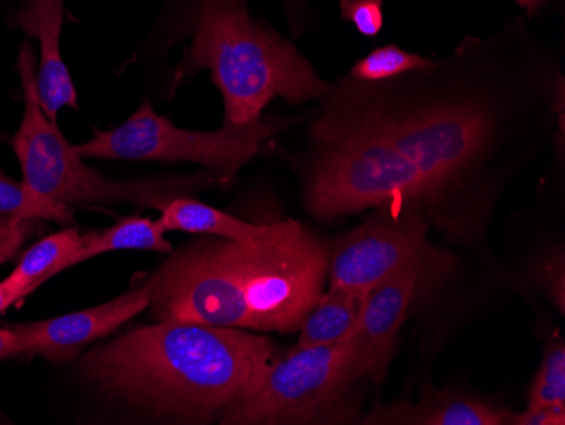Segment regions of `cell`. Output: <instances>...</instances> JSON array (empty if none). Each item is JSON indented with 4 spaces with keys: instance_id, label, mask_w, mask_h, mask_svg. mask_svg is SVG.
<instances>
[{
    "instance_id": "10",
    "label": "cell",
    "mask_w": 565,
    "mask_h": 425,
    "mask_svg": "<svg viewBox=\"0 0 565 425\" xmlns=\"http://www.w3.org/2000/svg\"><path fill=\"white\" fill-rule=\"evenodd\" d=\"M148 307L149 284L146 280L102 306L41 322L14 326L21 357L36 354L51 363H65L81 353L82 348L113 334Z\"/></svg>"
},
{
    "instance_id": "22",
    "label": "cell",
    "mask_w": 565,
    "mask_h": 425,
    "mask_svg": "<svg viewBox=\"0 0 565 425\" xmlns=\"http://www.w3.org/2000/svg\"><path fill=\"white\" fill-rule=\"evenodd\" d=\"M515 425H564L565 405H544V407H526L522 414L513 415Z\"/></svg>"
},
{
    "instance_id": "26",
    "label": "cell",
    "mask_w": 565,
    "mask_h": 425,
    "mask_svg": "<svg viewBox=\"0 0 565 425\" xmlns=\"http://www.w3.org/2000/svg\"><path fill=\"white\" fill-rule=\"evenodd\" d=\"M2 139H4V138H2V136H0V141H2ZM0 174H4V173H2V170H0Z\"/></svg>"
},
{
    "instance_id": "2",
    "label": "cell",
    "mask_w": 565,
    "mask_h": 425,
    "mask_svg": "<svg viewBox=\"0 0 565 425\" xmlns=\"http://www.w3.org/2000/svg\"><path fill=\"white\" fill-rule=\"evenodd\" d=\"M329 252L291 219L249 240L195 241L148 278L149 310L158 322L298 331L326 291Z\"/></svg>"
},
{
    "instance_id": "8",
    "label": "cell",
    "mask_w": 565,
    "mask_h": 425,
    "mask_svg": "<svg viewBox=\"0 0 565 425\" xmlns=\"http://www.w3.org/2000/svg\"><path fill=\"white\" fill-rule=\"evenodd\" d=\"M427 237L428 217L422 209L381 205L361 226L333 241L327 284L367 294L430 252Z\"/></svg>"
},
{
    "instance_id": "18",
    "label": "cell",
    "mask_w": 565,
    "mask_h": 425,
    "mask_svg": "<svg viewBox=\"0 0 565 425\" xmlns=\"http://www.w3.org/2000/svg\"><path fill=\"white\" fill-rule=\"evenodd\" d=\"M434 60L420 53L406 52L396 44L376 47L354 63L349 77L361 82H386L408 73L428 68Z\"/></svg>"
},
{
    "instance_id": "11",
    "label": "cell",
    "mask_w": 565,
    "mask_h": 425,
    "mask_svg": "<svg viewBox=\"0 0 565 425\" xmlns=\"http://www.w3.org/2000/svg\"><path fill=\"white\" fill-rule=\"evenodd\" d=\"M12 21L40 43L36 81L41 109L51 123L58 124L60 110H78V94L62 55L65 0H19Z\"/></svg>"
},
{
    "instance_id": "13",
    "label": "cell",
    "mask_w": 565,
    "mask_h": 425,
    "mask_svg": "<svg viewBox=\"0 0 565 425\" xmlns=\"http://www.w3.org/2000/svg\"><path fill=\"white\" fill-rule=\"evenodd\" d=\"M366 295L348 288H327L301 322L297 348L333 344L351 338L363 316Z\"/></svg>"
},
{
    "instance_id": "4",
    "label": "cell",
    "mask_w": 565,
    "mask_h": 425,
    "mask_svg": "<svg viewBox=\"0 0 565 425\" xmlns=\"http://www.w3.org/2000/svg\"><path fill=\"white\" fill-rule=\"evenodd\" d=\"M170 33L190 41L174 87L209 70L224 100L222 126L258 123L275 98L300 106L332 87L294 43L253 18L249 0H171Z\"/></svg>"
},
{
    "instance_id": "14",
    "label": "cell",
    "mask_w": 565,
    "mask_h": 425,
    "mask_svg": "<svg viewBox=\"0 0 565 425\" xmlns=\"http://www.w3.org/2000/svg\"><path fill=\"white\" fill-rule=\"evenodd\" d=\"M158 221L167 233L178 231V233L203 234V236L233 241L262 236L269 226V224H250V222L241 221L192 196H177L170 200L161 209V217Z\"/></svg>"
},
{
    "instance_id": "6",
    "label": "cell",
    "mask_w": 565,
    "mask_h": 425,
    "mask_svg": "<svg viewBox=\"0 0 565 425\" xmlns=\"http://www.w3.org/2000/svg\"><path fill=\"white\" fill-rule=\"evenodd\" d=\"M281 128L278 120L262 119L247 126H222L217 131H189L154 113L151 103L145 100L120 126L95 131L94 138L76 146V151L97 160L195 163L224 183L258 157Z\"/></svg>"
},
{
    "instance_id": "15",
    "label": "cell",
    "mask_w": 565,
    "mask_h": 425,
    "mask_svg": "<svg viewBox=\"0 0 565 425\" xmlns=\"http://www.w3.org/2000/svg\"><path fill=\"white\" fill-rule=\"evenodd\" d=\"M167 231L161 226V222L151 217H141V215H131L117 222L116 226L102 233L85 234L84 244H82L72 258L66 263V268L87 262L95 256L106 255V253L126 252V249H138V252L173 253V246L164 237Z\"/></svg>"
},
{
    "instance_id": "21",
    "label": "cell",
    "mask_w": 565,
    "mask_h": 425,
    "mask_svg": "<svg viewBox=\"0 0 565 425\" xmlns=\"http://www.w3.org/2000/svg\"><path fill=\"white\" fill-rule=\"evenodd\" d=\"M30 231L31 222L12 224V222L0 219V265H4L19 252V247L22 246Z\"/></svg>"
},
{
    "instance_id": "24",
    "label": "cell",
    "mask_w": 565,
    "mask_h": 425,
    "mask_svg": "<svg viewBox=\"0 0 565 425\" xmlns=\"http://www.w3.org/2000/svg\"><path fill=\"white\" fill-rule=\"evenodd\" d=\"M24 295L19 290L18 285L11 280V278H6L4 281H0V314L8 310L12 304L19 302L22 300Z\"/></svg>"
},
{
    "instance_id": "19",
    "label": "cell",
    "mask_w": 565,
    "mask_h": 425,
    "mask_svg": "<svg viewBox=\"0 0 565 425\" xmlns=\"http://www.w3.org/2000/svg\"><path fill=\"white\" fill-rule=\"evenodd\" d=\"M565 405V344L557 338L545 349L529 392V407Z\"/></svg>"
},
{
    "instance_id": "5",
    "label": "cell",
    "mask_w": 565,
    "mask_h": 425,
    "mask_svg": "<svg viewBox=\"0 0 565 425\" xmlns=\"http://www.w3.org/2000/svg\"><path fill=\"white\" fill-rule=\"evenodd\" d=\"M18 72L24 88V116L12 138V148L21 164L22 182L34 195L63 208L78 205L129 204L138 209H161L177 199L222 183L211 171L190 177H154V179H107L85 164L76 146L51 123L41 109L38 95L36 55L31 41L19 52Z\"/></svg>"
},
{
    "instance_id": "12",
    "label": "cell",
    "mask_w": 565,
    "mask_h": 425,
    "mask_svg": "<svg viewBox=\"0 0 565 425\" xmlns=\"http://www.w3.org/2000/svg\"><path fill=\"white\" fill-rule=\"evenodd\" d=\"M513 415L475 399H427L420 404H395L374 407L364 424L418 425H507Z\"/></svg>"
},
{
    "instance_id": "7",
    "label": "cell",
    "mask_w": 565,
    "mask_h": 425,
    "mask_svg": "<svg viewBox=\"0 0 565 425\" xmlns=\"http://www.w3.org/2000/svg\"><path fill=\"white\" fill-rule=\"evenodd\" d=\"M349 338L295 348L275 360L259 385L225 411L221 424H335L349 421L345 364Z\"/></svg>"
},
{
    "instance_id": "25",
    "label": "cell",
    "mask_w": 565,
    "mask_h": 425,
    "mask_svg": "<svg viewBox=\"0 0 565 425\" xmlns=\"http://www.w3.org/2000/svg\"><path fill=\"white\" fill-rule=\"evenodd\" d=\"M520 8L525 9L526 14L535 15L541 11L544 6H547L551 0H515Z\"/></svg>"
},
{
    "instance_id": "20",
    "label": "cell",
    "mask_w": 565,
    "mask_h": 425,
    "mask_svg": "<svg viewBox=\"0 0 565 425\" xmlns=\"http://www.w3.org/2000/svg\"><path fill=\"white\" fill-rule=\"evenodd\" d=\"M384 0H339L341 19L366 38H376L384 26Z\"/></svg>"
},
{
    "instance_id": "23",
    "label": "cell",
    "mask_w": 565,
    "mask_h": 425,
    "mask_svg": "<svg viewBox=\"0 0 565 425\" xmlns=\"http://www.w3.org/2000/svg\"><path fill=\"white\" fill-rule=\"evenodd\" d=\"M21 357L18 332L14 328L0 329V361Z\"/></svg>"
},
{
    "instance_id": "3",
    "label": "cell",
    "mask_w": 565,
    "mask_h": 425,
    "mask_svg": "<svg viewBox=\"0 0 565 425\" xmlns=\"http://www.w3.org/2000/svg\"><path fill=\"white\" fill-rule=\"evenodd\" d=\"M276 348L243 329L160 322L82 358V376L107 399L158 421L209 424L253 392Z\"/></svg>"
},
{
    "instance_id": "1",
    "label": "cell",
    "mask_w": 565,
    "mask_h": 425,
    "mask_svg": "<svg viewBox=\"0 0 565 425\" xmlns=\"http://www.w3.org/2000/svg\"><path fill=\"white\" fill-rule=\"evenodd\" d=\"M557 55L523 18L468 36L428 68L386 82L339 78L310 126L300 161L305 208L342 217L415 205L466 236L542 151L564 107Z\"/></svg>"
},
{
    "instance_id": "9",
    "label": "cell",
    "mask_w": 565,
    "mask_h": 425,
    "mask_svg": "<svg viewBox=\"0 0 565 425\" xmlns=\"http://www.w3.org/2000/svg\"><path fill=\"white\" fill-rule=\"evenodd\" d=\"M446 265L435 249L406 265L367 291L363 316L349 338L345 376L349 385L380 379L395 351L399 329L415 300L431 285Z\"/></svg>"
},
{
    "instance_id": "16",
    "label": "cell",
    "mask_w": 565,
    "mask_h": 425,
    "mask_svg": "<svg viewBox=\"0 0 565 425\" xmlns=\"http://www.w3.org/2000/svg\"><path fill=\"white\" fill-rule=\"evenodd\" d=\"M84 241L85 236L76 230H63L51 234L21 256L9 278L18 285L22 295L28 297L44 281L66 269V263Z\"/></svg>"
},
{
    "instance_id": "17",
    "label": "cell",
    "mask_w": 565,
    "mask_h": 425,
    "mask_svg": "<svg viewBox=\"0 0 565 425\" xmlns=\"http://www.w3.org/2000/svg\"><path fill=\"white\" fill-rule=\"evenodd\" d=\"M0 219L12 224L33 221L70 222L72 209L34 195L24 182H14L8 174H0Z\"/></svg>"
}]
</instances>
